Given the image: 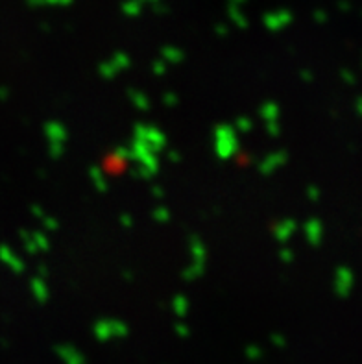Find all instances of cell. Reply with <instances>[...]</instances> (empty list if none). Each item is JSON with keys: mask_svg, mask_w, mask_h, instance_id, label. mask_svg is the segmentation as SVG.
<instances>
[{"mask_svg": "<svg viewBox=\"0 0 362 364\" xmlns=\"http://www.w3.org/2000/svg\"><path fill=\"white\" fill-rule=\"evenodd\" d=\"M129 160L135 163L134 176L141 180H152L159 170L157 154H154L148 146H144L141 141L134 139L129 146Z\"/></svg>", "mask_w": 362, "mask_h": 364, "instance_id": "1", "label": "cell"}, {"mask_svg": "<svg viewBox=\"0 0 362 364\" xmlns=\"http://www.w3.org/2000/svg\"><path fill=\"white\" fill-rule=\"evenodd\" d=\"M214 154L220 161H228L238 154L240 143L238 135L231 124H216L213 130Z\"/></svg>", "mask_w": 362, "mask_h": 364, "instance_id": "2", "label": "cell"}, {"mask_svg": "<svg viewBox=\"0 0 362 364\" xmlns=\"http://www.w3.org/2000/svg\"><path fill=\"white\" fill-rule=\"evenodd\" d=\"M134 139L141 141L144 146H148L154 154H159L167 148V135L163 130L150 124H135Z\"/></svg>", "mask_w": 362, "mask_h": 364, "instance_id": "3", "label": "cell"}, {"mask_svg": "<svg viewBox=\"0 0 362 364\" xmlns=\"http://www.w3.org/2000/svg\"><path fill=\"white\" fill-rule=\"evenodd\" d=\"M131 65V60H129V56L124 54V52H117L113 58L110 60L102 61L98 65V74L104 78V80H113L115 76L122 72V70L129 69Z\"/></svg>", "mask_w": 362, "mask_h": 364, "instance_id": "4", "label": "cell"}, {"mask_svg": "<svg viewBox=\"0 0 362 364\" xmlns=\"http://www.w3.org/2000/svg\"><path fill=\"white\" fill-rule=\"evenodd\" d=\"M353 285H355V274L349 266L342 265L335 270V278H332V290L338 298H347L351 294Z\"/></svg>", "mask_w": 362, "mask_h": 364, "instance_id": "5", "label": "cell"}, {"mask_svg": "<svg viewBox=\"0 0 362 364\" xmlns=\"http://www.w3.org/2000/svg\"><path fill=\"white\" fill-rule=\"evenodd\" d=\"M288 163V152L287 150H276L272 154H268L261 163L257 165L259 172L263 176H270L273 172H278L279 169H283Z\"/></svg>", "mask_w": 362, "mask_h": 364, "instance_id": "6", "label": "cell"}, {"mask_svg": "<svg viewBox=\"0 0 362 364\" xmlns=\"http://www.w3.org/2000/svg\"><path fill=\"white\" fill-rule=\"evenodd\" d=\"M126 333H128V327L119 320H100L95 325V334L100 340L111 339V337H124Z\"/></svg>", "mask_w": 362, "mask_h": 364, "instance_id": "7", "label": "cell"}, {"mask_svg": "<svg viewBox=\"0 0 362 364\" xmlns=\"http://www.w3.org/2000/svg\"><path fill=\"white\" fill-rule=\"evenodd\" d=\"M298 230V222L294 219H281L278 224L272 228L273 239L278 240L279 245H287L288 240L292 239L294 233Z\"/></svg>", "mask_w": 362, "mask_h": 364, "instance_id": "8", "label": "cell"}, {"mask_svg": "<svg viewBox=\"0 0 362 364\" xmlns=\"http://www.w3.org/2000/svg\"><path fill=\"white\" fill-rule=\"evenodd\" d=\"M303 233H305V239L313 248H318L322 245L323 240V224L322 220L316 219V216H311V219L303 224Z\"/></svg>", "mask_w": 362, "mask_h": 364, "instance_id": "9", "label": "cell"}, {"mask_svg": "<svg viewBox=\"0 0 362 364\" xmlns=\"http://www.w3.org/2000/svg\"><path fill=\"white\" fill-rule=\"evenodd\" d=\"M45 135L49 143H61V145H67V139H69V131L61 122L58 120H49L45 124Z\"/></svg>", "mask_w": 362, "mask_h": 364, "instance_id": "10", "label": "cell"}, {"mask_svg": "<svg viewBox=\"0 0 362 364\" xmlns=\"http://www.w3.org/2000/svg\"><path fill=\"white\" fill-rule=\"evenodd\" d=\"M292 22V15L288 11H276V13H268L264 15V26H266L270 32H279L287 28L288 25Z\"/></svg>", "mask_w": 362, "mask_h": 364, "instance_id": "11", "label": "cell"}, {"mask_svg": "<svg viewBox=\"0 0 362 364\" xmlns=\"http://www.w3.org/2000/svg\"><path fill=\"white\" fill-rule=\"evenodd\" d=\"M0 261H2L11 272H15V274H22L26 270V265L22 263V259H20L13 249L8 248V246H0Z\"/></svg>", "mask_w": 362, "mask_h": 364, "instance_id": "12", "label": "cell"}, {"mask_svg": "<svg viewBox=\"0 0 362 364\" xmlns=\"http://www.w3.org/2000/svg\"><path fill=\"white\" fill-rule=\"evenodd\" d=\"M30 290H32V296H34L37 304H45L46 299L50 298L49 285H46L45 278H41V275H34V278H32Z\"/></svg>", "mask_w": 362, "mask_h": 364, "instance_id": "13", "label": "cell"}, {"mask_svg": "<svg viewBox=\"0 0 362 364\" xmlns=\"http://www.w3.org/2000/svg\"><path fill=\"white\" fill-rule=\"evenodd\" d=\"M189 248L190 257L194 263H207V248H205L204 240L200 239V235L193 233L189 237Z\"/></svg>", "mask_w": 362, "mask_h": 364, "instance_id": "14", "label": "cell"}, {"mask_svg": "<svg viewBox=\"0 0 362 364\" xmlns=\"http://www.w3.org/2000/svg\"><path fill=\"white\" fill-rule=\"evenodd\" d=\"M161 60L167 63V65H179L181 61L185 60V52L181 48H178V46H163V50H161Z\"/></svg>", "mask_w": 362, "mask_h": 364, "instance_id": "15", "label": "cell"}, {"mask_svg": "<svg viewBox=\"0 0 362 364\" xmlns=\"http://www.w3.org/2000/svg\"><path fill=\"white\" fill-rule=\"evenodd\" d=\"M259 115L263 117L264 122H273V120H279V115H281L279 104L278 102H273V100H266V102L259 108Z\"/></svg>", "mask_w": 362, "mask_h": 364, "instance_id": "16", "label": "cell"}, {"mask_svg": "<svg viewBox=\"0 0 362 364\" xmlns=\"http://www.w3.org/2000/svg\"><path fill=\"white\" fill-rule=\"evenodd\" d=\"M205 272V263H190L187 268L181 272V280L185 281H194V280H198V278H202Z\"/></svg>", "mask_w": 362, "mask_h": 364, "instance_id": "17", "label": "cell"}, {"mask_svg": "<svg viewBox=\"0 0 362 364\" xmlns=\"http://www.w3.org/2000/svg\"><path fill=\"white\" fill-rule=\"evenodd\" d=\"M172 311H174V315L179 316V318L187 316V313H189V299H187V296H185V294L174 296V298H172Z\"/></svg>", "mask_w": 362, "mask_h": 364, "instance_id": "18", "label": "cell"}, {"mask_svg": "<svg viewBox=\"0 0 362 364\" xmlns=\"http://www.w3.org/2000/svg\"><path fill=\"white\" fill-rule=\"evenodd\" d=\"M128 98L131 100V104L141 111H148L150 110V98L144 93L141 91H135V89H129L128 91Z\"/></svg>", "mask_w": 362, "mask_h": 364, "instance_id": "19", "label": "cell"}, {"mask_svg": "<svg viewBox=\"0 0 362 364\" xmlns=\"http://www.w3.org/2000/svg\"><path fill=\"white\" fill-rule=\"evenodd\" d=\"M89 178L98 193H105V190H108V181H105V176L104 172H102V169H98V167H91Z\"/></svg>", "mask_w": 362, "mask_h": 364, "instance_id": "20", "label": "cell"}, {"mask_svg": "<svg viewBox=\"0 0 362 364\" xmlns=\"http://www.w3.org/2000/svg\"><path fill=\"white\" fill-rule=\"evenodd\" d=\"M30 235H32V239H34L37 252H49V249H50V239H49V235H46L45 231H30Z\"/></svg>", "mask_w": 362, "mask_h": 364, "instance_id": "21", "label": "cell"}, {"mask_svg": "<svg viewBox=\"0 0 362 364\" xmlns=\"http://www.w3.org/2000/svg\"><path fill=\"white\" fill-rule=\"evenodd\" d=\"M152 219H154L155 222H159V224H167V222H170V219H172V213H170L169 207L157 205V207L152 211Z\"/></svg>", "mask_w": 362, "mask_h": 364, "instance_id": "22", "label": "cell"}, {"mask_svg": "<svg viewBox=\"0 0 362 364\" xmlns=\"http://www.w3.org/2000/svg\"><path fill=\"white\" fill-rule=\"evenodd\" d=\"M233 128H235V131H237V134H250V131L253 130V120L246 115L237 117Z\"/></svg>", "mask_w": 362, "mask_h": 364, "instance_id": "23", "label": "cell"}, {"mask_svg": "<svg viewBox=\"0 0 362 364\" xmlns=\"http://www.w3.org/2000/svg\"><path fill=\"white\" fill-rule=\"evenodd\" d=\"M19 237H20V240H22V246H25V249L28 252V254L30 255L37 254V248H35V242H34V239H32L30 231L22 230L19 233Z\"/></svg>", "mask_w": 362, "mask_h": 364, "instance_id": "24", "label": "cell"}, {"mask_svg": "<svg viewBox=\"0 0 362 364\" xmlns=\"http://www.w3.org/2000/svg\"><path fill=\"white\" fill-rule=\"evenodd\" d=\"M141 8H143V6H141L139 0H129V2H126V4L122 6V11H124L126 15L135 17L141 13Z\"/></svg>", "mask_w": 362, "mask_h": 364, "instance_id": "25", "label": "cell"}, {"mask_svg": "<svg viewBox=\"0 0 362 364\" xmlns=\"http://www.w3.org/2000/svg\"><path fill=\"white\" fill-rule=\"evenodd\" d=\"M60 353L63 355V359L69 360L70 364H79V363H82V359H79V355L76 353V351L72 348H61Z\"/></svg>", "mask_w": 362, "mask_h": 364, "instance_id": "26", "label": "cell"}, {"mask_svg": "<svg viewBox=\"0 0 362 364\" xmlns=\"http://www.w3.org/2000/svg\"><path fill=\"white\" fill-rule=\"evenodd\" d=\"M41 224H43V228H45L46 231H58V230H60V222H58V219H54V216L45 215L43 219H41Z\"/></svg>", "mask_w": 362, "mask_h": 364, "instance_id": "27", "label": "cell"}, {"mask_svg": "<svg viewBox=\"0 0 362 364\" xmlns=\"http://www.w3.org/2000/svg\"><path fill=\"white\" fill-rule=\"evenodd\" d=\"M279 259L285 265H290V263H294V252L290 248H287V246H283V248L279 249Z\"/></svg>", "mask_w": 362, "mask_h": 364, "instance_id": "28", "label": "cell"}, {"mask_svg": "<svg viewBox=\"0 0 362 364\" xmlns=\"http://www.w3.org/2000/svg\"><path fill=\"white\" fill-rule=\"evenodd\" d=\"M266 134L270 135V137H279V134H281V126H279V120L266 122Z\"/></svg>", "mask_w": 362, "mask_h": 364, "instance_id": "29", "label": "cell"}, {"mask_svg": "<svg viewBox=\"0 0 362 364\" xmlns=\"http://www.w3.org/2000/svg\"><path fill=\"white\" fill-rule=\"evenodd\" d=\"M152 72H154L155 76H164V72H167V63H164L163 60H155L154 63H152Z\"/></svg>", "mask_w": 362, "mask_h": 364, "instance_id": "30", "label": "cell"}, {"mask_svg": "<svg viewBox=\"0 0 362 364\" xmlns=\"http://www.w3.org/2000/svg\"><path fill=\"white\" fill-rule=\"evenodd\" d=\"M320 196H322V193H320V189H318L316 185H309L307 187V198L313 202V204H316L318 200H320Z\"/></svg>", "mask_w": 362, "mask_h": 364, "instance_id": "31", "label": "cell"}, {"mask_svg": "<svg viewBox=\"0 0 362 364\" xmlns=\"http://www.w3.org/2000/svg\"><path fill=\"white\" fill-rule=\"evenodd\" d=\"M179 98L176 93H164L163 95V104L167 105V108H174V105H178Z\"/></svg>", "mask_w": 362, "mask_h": 364, "instance_id": "32", "label": "cell"}, {"mask_svg": "<svg viewBox=\"0 0 362 364\" xmlns=\"http://www.w3.org/2000/svg\"><path fill=\"white\" fill-rule=\"evenodd\" d=\"M115 157L120 161H128L129 160V148L128 146H119V148L115 150Z\"/></svg>", "mask_w": 362, "mask_h": 364, "instance_id": "33", "label": "cell"}, {"mask_svg": "<svg viewBox=\"0 0 362 364\" xmlns=\"http://www.w3.org/2000/svg\"><path fill=\"white\" fill-rule=\"evenodd\" d=\"M30 4L34 6H41V4H60V6H65V4H70V0H28Z\"/></svg>", "mask_w": 362, "mask_h": 364, "instance_id": "34", "label": "cell"}, {"mask_svg": "<svg viewBox=\"0 0 362 364\" xmlns=\"http://www.w3.org/2000/svg\"><path fill=\"white\" fill-rule=\"evenodd\" d=\"M340 78H342V80L346 82L347 85H355V82H357V80H355V74H353L349 69L340 70Z\"/></svg>", "mask_w": 362, "mask_h": 364, "instance_id": "35", "label": "cell"}, {"mask_svg": "<svg viewBox=\"0 0 362 364\" xmlns=\"http://www.w3.org/2000/svg\"><path fill=\"white\" fill-rule=\"evenodd\" d=\"M167 157H169V161H172V163H179V161H181V154H179L178 150H169V152H167Z\"/></svg>", "mask_w": 362, "mask_h": 364, "instance_id": "36", "label": "cell"}, {"mask_svg": "<svg viewBox=\"0 0 362 364\" xmlns=\"http://www.w3.org/2000/svg\"><path fill=\"white\" fill-rule=\"evenodd\" d=\"M32 215L34 216H37V219H43V216L46 215L45 213V209H43V207H41V205H37V204H34L32 205Z\"/></svg>", "mask_w": 362, "mask_h": 364, "instance_id": "37", "label": "cell"}, {"mask_svg": "<svg viewBox=\"0 0 362 364\" xmlns=\"http://www.w3.org/2000/svg\"><path fill=\"white\" fill-rule=\"evenodd\" d=\"M120 224L124 226V228H134V219H131V215H120Z\"/></svg>", "mask_w": 362, "mask_h": 364, "instance_id": "38", "label": "cell"}, {"mask_svg": "<svg viewBox=\"0 0 362 364\" xmlns=\"http://www.w3.org/2000/svg\"><path fill=\"white\" fill-rule=\"evenodd\" d=\"M152 195L155 196V198H164V190H163V187H159V185H154V187H152Z\"/></svg>", "mask_w": 362, "mask_h": 364, "instance_id": "39", "label": "cell"}, {"mask_svg": "<svg viewBox=\"0 0 362 364\" xmlns=\"http://www.w3.org/2000/svg\"><path fill=\"white\" fill-rule=\"evenodd\" d=\"M299 78H302V80H305V82H313V72H311L309 69L302 70V72H299Z\"/></svg>", "mask_w": 362, "mask_h": 364, "instance_id": "40", "label": "cell"}, {"mask_svg": "<svg viewBox=\"0 0 362 364\" xmlns=\"http://www.w3.org/2000/svg\"><path fill=\"white\" fill-rule=\"evenodd\" d=\"M361 104H362V100H361V96H357V98H355V113H357V115H362Z\"/></svg>", "mask_w": 362, "mask_h": 364, "instance_id": "41", "label": "cell"}, {"mask_svg": "<svg viewBox=\"0 0 362 364\" xmlns=\"http://www.w3.org/2000/svg\"><path fill=\"white\" fill-rule=\"evenodd\" d=\"M46 274H49V270H46V266L45 265H39V274H37V275H41V278H46Z\"/></svg>", "mask_w": 362, "mask_h": 364, "instance_id": "42", "label": "cell"}, {"mask_svg": "<svg viewBox=\"0 0 362 364\" xmlns=\"http://www.w3.org/2000/svg\"><path fill=\"white\" fill-rule=\"evenodd\" d=\"M178 333H179V334H187V333H189V330H187V325H181V324H179V325H178Z\"/></svg>", "mask_w": 362, "mask_h": 364, "instance_id": "43", "label": "cell"}, {"mask_svg": "<svg viewBox=\"0 0 362 364\" xmlns=\"http://www.w3.org/2000/svg\"><path fill=\"white\" fill-rule=\"evenodd\" d=\"M122 278H124V280H128V281L134 280V275H131V272H122Z\"/></svg>", "mask_w": 362, "mask_h": 364, "instance_id": "44", "label": "cell"}, {"mask_svg": "<svg viewBox=\"0 0 362 364\" xmlns=\"http://www.w3.org/2000/svg\"><path fill=\"white\" fill-rule=\"evenodd\" d=\"M216 32H219V34H220V35H226V34H228V30H226V28H224V26H222V25H220V26H219V28H216Z\"/></svg>", "mask_w": 362, "mask_h": 364, "instance_id": "45", "label": "cell"}, {"mask_svg": "<svg viewBox=\"0 0 362 364\" xmlns=\"http://www.w3.org/2000/svg\"><path fill=\"white\" fill-rule=\"evenodd\" d=\"M316 20H320V22H325V15H323V13H316Z\"/></svg>", "mask_w": 362, "mask_h": 364, "instance_id": "46", "label": "cell"}, {"mask_svg": "<svg viewBox=\"0 0 362 364\" xmlns=\"http://www.w3.org/2000/svg\"><path fill=\"white\" fill-rule=\"evenodd\" d=\"M150 2H154V0H150Z\"/></svg>", "mask_w": 362, "mask_h": 364, "instance_id": "47", "label": "cell"}]
</instances>
